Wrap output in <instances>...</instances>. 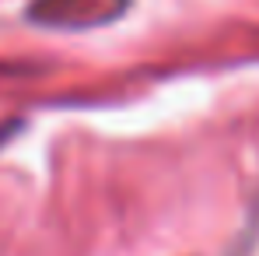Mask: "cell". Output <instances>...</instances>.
<instances>
[{
    "label": "cell",
    "instance_id": "6da1fadb",
    "mask_svg": "<svg viewBox=\"0 0 259 256\" xmlns=\"http://www.w3.org/2000/svg\"><path fill=\"white\" fill-rule=\"evenodd\" d=\"M130 0H32L28 4V21L42 28H63V32H81V28H102L123 18Z\"/></svg>",
    "mask_w": 259,
    "mask_h": 256
},
{
    "label": "cell",
    "instance_id": "7a4b0ae2",
    "mask_svg": "<svg viewBox=\"0 0 259 256\" xmlns=\"http://www.w3.org/2000/svg\"><path fill=\"white\" fill-rule=\"evenodd\" d=\"M0 133H4V130H0Z\"/></svg>",
    "mask_w": 259,
    "mask_h": 256
}]
</instances>
